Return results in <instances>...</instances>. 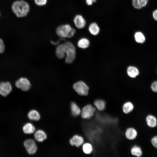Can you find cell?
I'll list each match as a JSON object with an SVG mask.
<instances>
[{"label":"cell","instance_id":"1","mask_svg":"<svg viewBox=\"0 0 157 157\" xmlns=\"http://www.w3.org/2000/svg\"><path fill=\"white\" fill-rule=\"evenodd\" d=\"M12 8L13 11L18 17L26 16L30 10V6L28 3L23 0L14 2Z\"/></svg>","mask_w":157,"mask_h":157},{"label":"cell","instance_id":"2","mask_svg":"<svg viewBox=\"0 0 157 157\" xmlns=\"http://www.w3.org/2000/svg\"><path fill=\"white\" fill-rule=\"evenodd\" d=\"M76 32L74 28L69 24H62L58 26L56 29L57 35L62 38H71L74 36Z\"/></svg>","mask_w":157,"mask_h":157},{"label":"cell","instance_id":"3","mask_svg":"<svg viewBox=\"0 0 157 157\" xmlns=\"http://www.w3.org/2000/svg\"><path fill=\"white\" fill-rule=\"evenodd\" d=\"M65 46L66 54L65 62L67 64L72 63L76 57L75 48L72 43L69 41L64 43Z\"/></svg>","mask_w":157,"mask_h":157},{"label":"cell","instance_id":"4","mask_svg":"<svg viewBox=\"0 0 157 157\" xmlns=\"http://www.w3.org/2000/svg\"><path fill=\"white\" fill-rule=\"evenodd\" d=\"M96 109L94 106L91 104H88L81 109V116L83 119H89L94 115Z\"/></svg>","mask_w":157,"mask_h":157},{"label":"cell","instance_id":"5","mask_svg":"<svg viewBox=\"0 0 157 157\" xmlns=\"http://www.w3.org/2000/svg\"><path fill=\"white\" fill-rule=\"evenodd\" d=\"M73 88L79 95L86 96L88 94L89 87L82 81H79L74 83L73 85Z\"/></svg>","mask_w":157,"mask_h":157},{"label":"cell","instance_id":"6","mask_svg":"<svg viewBox=\"0 0 157 157\" xmlns=\"http://www.w3.org/2000/svg\"><path fill=\"white\" fill-rule=\"evenodd\" d=\"M15 85L16 87L23 91H28L31 87V84L29 80L24 77L18 79L15 83Z\"/></svg>","mask_w":157,"mask_h":157},{"label":"cell","instance_id":"7","mask_svg":"<svg viewBox=\"0 0 157 157\" xmlns=\"http://www.w3.org/2000/svg\"><path fill=\"white\" fill-rule=\"evenodd\" d=\"M24 144L28 153L30 155L35 154L37 150V147L35 141L32 139L26 140Z\"/></svg>","mask_w":157,"mask_h":157},{"label":"cell","instance_id":"8","mask_svg":"<svg viewBox=\"0 0 157 157\" xmlns=\"http://www.w3.org/2000/svg\"><path fill=\"white\" fill-rule=\"evenodd\" d=\"M12 87L9 82H2L0 83V94L3 97H6L11 92Z\"/></svg>","mask_w":157,"mask_h":157},{"label":"cell","instance_id":"9","mask_svg":"<svg viewBox=\"0 0 157 157\" xmlns=\"http://www.w3.org/2000/svg\"><path fill=\"white\" fill-rule=\"evenodd\" d=\"M73 22L76 27L80 29L83 28L86 24L85 19L80 15H77L75 16L73 19Z\"/></svg>","mask_w":157,"mask_h":157},{"label":"cell","instance_id":"10","mask_svg":"<svg viewBox=\"0 0 157 157\" xmlns=\"http://www.w3.org/2000/svg\"><path fill=\"white\" fill-rule=\"evenodd\" d=\"M84 143V139L83 137L78 135H75L69 140V143L72 146H75L78 147Z\"/></svg>","mask_w":157,"mask_h":157},{"label":"cell","instance_id":"11","mask_svg":"<svg viewBox=\"0 0 157 157\" xmlns=\"http://www.w3.org/2000/svg\"><path fill=\"white\" fill-rule=\"evenodd\" d=\"M125 134L127 139L133 140L136 138L138 135V132L135 128L133 127H129L126 129Z\"/></svg>","mask_w":157,"mask_h":157},{"label":"cell","instance_id":"12","mask_svg":"<svg viewBox=\"0 0 157 157\" xmlns=\"http://www.w3.org/2000/svg\"><path fill=\"white\" fill-rule=\"evenodd\" d=\"M65 46L64 43L58 45L57 47L56 53L58 58L62 59L65 56Z\"/></svg>","mask_w":157,"mask_h":157},{"label":"cell","instance_id":"13","mask_svg":"<svg viewBox=\"0 0 157 157\" xmlns=\"http://www.w3.org/2000/svg\"><path fill=\"white\" fill-rule=\"evenodd\" d=\"M147 125L151 128H154L157 125V119L153 115H149L146 117L145 119Z\"/></svg>","mask_w":157,"mask_h":157},{"label":"cell","instance_id":"14","mask_svg":"<svg viewBox=\"0 0 157 157\" xmlns=\"http://www.w3.org/2000/svg\"><path fill=\"white\" fill-rule=\"evenodd\" d=\"M149 0H132V4L135 9H140L147 4Z\"/></svg>","mask_w":157,"mask_h":157},{"label":"cell","instance_id":"15","mask_svg":"<svg viewBox=\"0 0 157 157\" xmlns=\"http://www.w3.org/2000/svg\"><path fill=\"white\" fill-rule=\"evenodd\" d=\"M35 139L39 142H41L46 139L47 135L43 131L39 130L36 131L34 135Z\"/></svg>","mask_w":157,"mask_h":157},{"label":"cell","instance_id":"16","mask_svg":"<svg viewBox=\"0 0 157 157\" xmlns=\"http://www.w3.org/2000/svg\"><path fill=\"white\" fill-rule=\"evenodd\" d=\"M93 106L97 110L99 111H103L106 107V102L102 99H97L94 101Z\"/></svg>","mask_w":157,"mask_h":157},{"label":"cell","instance_id":"17","mask_svg":"<svg viewBox=\"0 0 157 157\" xmlns=\"http://www.w3.org/2000/svg\"><path fill=\"white\" fill-rule=\"evenodd\" d=\"M131 153L133 156L140 157L143 154V151L141 148L137 145L133 146L131 149Z\"/></svg>","mask_w":157,"mask_h":157},{"label":"cell","instance_id":"18","mask_svg":"<svg viewBox=\"0 0 157 157\" xmlns=\"http://www.w3.org/2000/svg\"><path fill=\"white\" fill-rule=\"evenodd\" d=\"M88 29L90 33L94 35H97L100 31L99 26L95 22L91 23L89 26Z\"/></svg>","mask_w":157,"mask_h":157},{"label":"cell","instance_id":"19","mask_svg":"<svg viewBox=\"0 0 157 157\" xmlns=\"http://www.w3.org/2000/svg\"><path fill=\"white\" fill-rule=\"evenodd\" d=\"M82 149L85 154L88 155L93 152V147L92 144L90 142H85L83 144Z\"/></svg>","mask_w":157,"mask_h":157},{"label":"cell","instance_id":"20","mask_svg":"<svg viewBox=\"0 0 157 157\" xmlns=\"http://www.w3.org/2000/svg\"><path fill=\"white\" fill-rule=\"evenodd\" d=\"M134 106L133 103L129 101L124 103L122 107L123 112L126 114L131 112L133 109Z\"/></svg>","mask_w":157,"mask_h":157},{"label":"cell","instance_id":"21","mask_svg":"<svg viewBox=\"0 0 157 157\" xmlns=\"http://www.w3.org/2000/svg\"><path fill=\"white\" fill-rule=\"evenodd\" d=\"M28 118L31 120L38 121L40 120V116L39 113L36 110H30L28 114Z\"/></svg>","mask_w":157,"mask_h":157},{"label":"cell","instance_id":"22","mask_svg":"<svg viewBox=\"0 0 157 157\" xmlns=\"http://www.w3.org/2000/svg\"><path fill=\"white\" fill-rule=\"evenodd\" d=\"M24 132L26 134L33 133L35 131V128L33 124L28 123L25 124L23 127Z\"/></svg>","mask_w":157,"mask_h":157},{"label":"cell","instance_id":"23","mask_svg":"<svg viewBox=\"0 0 157 157\" xmlns=\"http://www.w3.org/2000/svg\"><path fill=\"white\" fill-rule=\"evenodd\" d=\"M71 109L72 114L75 116L79 115L81 113V109L75 102H72L71 104Z\"/></svg>","mask_w":157,"mask_h":157},{"label":"cell","instance_id":"24","mask_svg":"<svg viewBox=\"0 0 157 157\" xmlns=\"http://www.w3.org/2000/svg\"><path fill=\"white\" fill-rule=\"evenodd\" d=\"M127 73L128 75L131 78H135L139 74L138 69L135 67L130 66L127 69Z\"/></svg>","mask_w":157,"mask_h":157},{"label":"cell","instance_id":"25","mask_svg":"<svg viewBox=\"0 0 157 157\" xmlns=\"http://www.w3.org/2000/svg\"><path fill=\"white\" fill-rule=\"evenodd\" d=\"M134 37L135 41L138 43H143L145 40L144 35L140 31L135 32L134 35Z\"/></svg>","mask_w":157,"mask_h":157},{"label":"cell","instance_id":"26","mask_svg":"<svg viewBox=\"0 0 157 157\" xmlns=\"http://www.w3.org/2000/svg\"><path fill=\"white\" fill-rule=\"evenodd\" d=\"M89 44V40L85 38H82L77 43L78 47L82 49H85L88 47Z\"/></svg>","mask_w":157,"mask_h":157},{"label":"cell","instance_id":"27","mask_svg":"<svg viewBox=\"0 0 157 157\" xmlns=\"http://www.w3.org/2000/svg\"><path fill=\"white\" fill-rule=\"evenodd\" d=\"M47 0H34L35 4L39 6H42L45 5Z\"/></svg>","mask_w":157,"mask_h":157},{"label":"cell","instance_id":"28","mask_svg":"<svg viewBox=\"0 0 157 157\" xmlns=\"http://www.w3.org/2000/svg\"><path fill=\"white\" fill-rule=\"evenodd\" d=\"M151 142L153 146L157 149V135L155 136L152 138Z\"/></svg>","mask_w":157,"mask_h":157},{"label":"cell","instance_id":"29","mask_svg":"<svg viewBox=\"0 0 157 157\" xmlns=\"http://www.w3.org/2000/svg\"><path fill=\"white\" fill-rule=\"evenodd\" d=\"M5 46L3 40L0 38V54L3 53L5 51Z\"/></svg>","mask_w":157,"mask_h":157},{"label":"cell","instance_id":"30","mask_svg":"<svg viewBox=\"0 0 157 157\" xmlns=\"http://www.w3.org/2000/svg\"><path fill=\"white\" fill-rule=\"evenodd\" d=\"M151 88L154 92L157 93V81H155L152 83L151 85Z\"/></svg>","mask_w":157,"mask_h":157},{"label":"cell","instance_id":"31","mask_svg":"<svg viewBox=\"0 0 157 157\" xmlns=\"http://www.w3.org/2000/svg\"><path fill=\"white\" fill-rule=\"evenodd\" d=\"M152 16L154 19L157 21V9L155 10L153 12Z\"/></svg>","mask_w":157,"mask_h":157},{"label":"cell","instance_id":"32","mask_svg":"<svg viewBox=\"0 0 157 157\" xmlns=\"http://www.w3.org/2000/svg\"><path fill=\"white\" fill-rule=\"evenodd\" d=\"M85 2L88 6H91L93 3L92 0H85Z\"/></svg>","mask_w":157,"mask_h":157},{"label":"cell","instance_id":"33","mask_svg":"<svg viewBox=\"0 0 157 157\" xmlns=\"http://www.w3.org/2000/svg\"><path fill=\"white\" fill-rule=\"evenodd\" d=\"M92 1L93 3H95L97 1V0H92Z\"/></svg>","mask_w":157,"mask_h":157}]
</instances>
